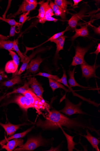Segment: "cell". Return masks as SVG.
Instances as JSON below:
<instances>
[{
	"instance_id": "6da1fadb",
	"label": "cell",
	"mask_w": 100,
	"mask_h": 151,
	"mask_svg": "<svg viewBox=\"0 0 100 151\" xmlns=\"http://www.w3.org/2000/svg\"><path fill=\"white\" fill-rule=\"evenodd\" d=\"M35 124L37 127L44 131L55 130L62 128L70 134L74 133L81 136L88 129L100 135V130L96 129L91 120L86 117L84 115L79 114L76 118H71L54 109L49 112L45 120L39 118Z\"/></svg>"
},
{
	"instance_id": "7a4b0ae2",
	"label": "cell",
	"mask_w": 100,
	"mask_h": 151,
	"mask_svg": "<svg viewBox=\"0 0 100 151\" xmlns=\"http://www.w3.org/2000/svg\"><path fill=\"white\" fill-rule=\"evenodd\" d=\"M53 141V138L47 140L41 135L32 137L28 139L26 143L21 147H17L14 150L15 151H33L41 146H46L50 142Z\"/></svg>"
},
{
	"instance_id": "3957f363",
	"label": "cell",
	"mask_w": 100,
	"mask_h": 151,
	"mask_svg": "<svg viewBox=\"0 0 100 151\" xmlns=\"http://www.w3.org/2000/svg\"><path fill=\"white\" fill-rule=\"evenodd\" d=\"M22 95L30 100L38 113L40 112L39 110H44L45 109L48 112L49 111L48 104L45 102V100H42L38 98L30 88Z\"/></svg>"
},
{
	"instance_id": "277c9868",
	"label": "cell",
	"mask_w": 100,
	"mask_h": 151,
	"mask_svg": "<svg viewBox=\"0 0 100 151\" xmlns=\"http://www.w3.org/2000/svg\"><path fill=\"white\" fill-rule=\"evenodd\" d=\"M82 102L77 104H74L71 103L67 97L65 100V106L62 109L59 111L68 116H70L75 114H79L90 116L89 115L83 111L80 108Z\"/></svg>"
},
{
	"instance_id": "5b68a950",
	"label": "cell",
	"mask_w": 100,
	"mask_h": 151,
	"mask_svg": "<svg viewBox=\"0 0 100 151\" xmlns=\"http://www.w3.org/2000/svg\"><path fill=\"white\" fill-rule=\"evenodd\" d=\"M90 47V46L86 47H82L77 46L76 47L75 55L73 58L71 65L76 66L79 65L87 64L84 60V56Z\"/></svg>"
},
{
	"instance_id": "8992f818",
	"label": "cell",
	"mask_w": 100,
	"mask_h": 151,
	"mask_svg": "<svg viewBox=\"0 0 100 151\" xmlns=\"http://www.w3.org/2000/svg\"><path fill=\"white\" fill-rule=\"evenodd\" d=\"M27 79L28 84L34 93L41 100H44L43 97L44 91L41 85L35 77H28Z\"/></svg>"
},
{
	"instance_id": "52a82bcc",
	"label": "cell",
	"mask_w": 100,
	"mask_h": 151,
	"mask_svg": "<svg viewBox=\"0 0 100 151\" xmlns=\"http://www.w3.org/2000/svg\"><path fill=\"white\" fill-rule=\"evenodd\" d=\"M99 66L96 64L92 65H90L87 63L81 65L82 78H84L88 80L91 78L96 77L95 71Z\"/></svg>"
},
{
	"instance_id": "ba28073f",
	"label": "cell",
	"mask_w": 100,
	"mask_h": 151,
	"mask_svg": "<svg viewBox=\"0 0 100 151\" xmlns=\"http://www.w3.org/2000/svg\"><path fill=\"white\" fill-rule=\"evenodd\" d=\"M44 60V59L42 58L39 56L35 59H32L27 66L25 75L30 73L34 75L38 73L39 70V66Z\"/></svg>"
},
{
	"instance_id": "9c48e42d",
	"label": "cell",
	"mask_w": 100,
	"mask_h": 151,
	"mask_svg": "<svg viewBox=\"0 0 100 151\" xmlns=\"http://www.w3.org/2000/svg\"><path fill=\"white\" fill-rule=\"evenodd\" d=\"M10 103H16L26 111L29 108H34L30 100L23 95L19 94L16 96Z\"/></svg>"
},
{
	"instance_id": "30bf717a",
	"label": "cell",
	"mask_w": 100,
	"mask_h": 151,
	"mask_svg": "<svg viewBox=\"0 0 100 151\" xmlns=\"http://www.w3.org/2000/svg\"><path fill=\"white\" fill-rule=\"evenodd\" d=\"M87 11V8L84 7L78 13L73 15L68 21L69 26L72 29H76L79 21L84 17Z\"/></svg>"
},
{
	"instance_id": "8fae6325",
	"label": "cell",
	"mask_w": 100,
	"mask_h": 151,
	"mask_svg": "<svg viewBox=\"0 0 100 151\" xmlns=\"http://www.w3.org/2000/svg\"><path fill=\"white\" fill-rule=\"evenodd\" d=\"M48 47H41L33 51L29 56H26L24 60L23 63V64L16 75H20L25 71L28 64L33 59V58L35 56L36 54L45 51L48 49Z\"/></svg>"
},
{
	"instance_id": "7c38bea8",
	"label": "cell",
	"mask_w": 100,
	"mask_h": 151,
	"mask_svg": "<svg viewBox=\"0 0 100 151\" xmlns=\"http://www.w3.org/2000/svg\"><path fill=\"white\" fill-rule=\"evenodd\" d=\"M37 5L30 4L27 3L26 1H23L21 5L19 6L18 11L13 14L8 15V17L10 18L15 17L16 16L22 13L30 12L35 9Z\"/></svg>"
},
{
	"instance_id": "4fadbf2b",
	"label": "cell",
	"mask_w": 100,
	"mask_h": 151,
	"mask_svg": "<svg viewBox=\"0 0 100 151\" xmlns=\"http://www.w3.org/2000/svg\"><path fill=\"white\" fill-rule=\"evenodd\" d=\"M23 142V140L21 138L13 139L8 141L6 145L2 146V148L5 149L7 151H12L18 147H22L24 145Z\"/></svg>"
},
{
	"instance_id": "5bb4252c",
	"label": "cell",
	"mask_w": 100,
	"mask_h": 151,
	"mask_svg": "<svg viewBox=\"0 0 100 151\" xmlns=\"http://www.w3.org/2000/svg\"><path fill=\"white\" fill-rule=\"evenodd\" d=\"M26 124H23L18 125H13L8 122L7 124H3L0 122V126H2L6 132L7 136H11L16 132L20 128Z\"/></svg>"
},
{
	"instance_id": "9a60e30c",
	"label": "cell",
	"mask_w": 100,
	"mask_h": 151,
	"mask_svg": "<svg viewBox=\"0 0 100 151\" xmlns=\"http://www.w3.org/2000/svg\"><path fill=\"white\" fill-rule=\"evenodd\" d=\"M88 129L86 130L87 134L82 135L81 136L84 137L90 143L92 147L97 151H99L98 147V145L100 142V141L95 137L93 136L89 132Z\"/></svg>"
},
{
	"instance_id": "2e32d148",
	"label": "cell",
	"mask_w": 100,
	"mask_h": 151,
	"mask_svg": "<svg viewBox=\"0 0 100 151\" xmlns=\"http://www.w3.org/2000/svg\"><path fill=\"white\" fill-rule=\"evenodd\" d=\"M49 5L54 12V15L56 16L60 17L63 19H66V11L56 5L51 1H50Z\"/></svg>"
},
{
	"instance_id": "e0dca14e",
	"label": "cell",
	"mask_w": 100,
	"mask_h": 151,
	"mask_svg": "<svg viewBox=\"0 0 100 151\" xmlns=\"http://www.w3.org/2000/svg\"><path fill=\"white\" fill-rule=\"evenodd\" d=\"M34 127H35L33 126L30 129H28L23 132L15 134H14L13 135L9 137V138H6L1 142H0V145H1L2 146L5 145L8 141L10 140H11L13 139L23 138V137H24L28 132H31Z\"/></svg>"
},
{
	"instance_id": "ac0fdd59",
	"label": "cell",
	"mask_w": 100,
	"mask_h": 151,
	"mask_svg": "<svg viewBox=\"0 0 100 151\" xmlns=\"http://www.w3.org/2000/svg\"><path fill=\"white\" fill-rule=\"evenodd\" d=\"M75 30V34L71 37V40L73 42L78 37H87L89 35L87 26V25L81 26L80 29L76 28Z\"/></svg>"
},
{
	"instance_id": "d6986e66",
	"label": "cell",
	"mask_w": 100,
	"mask_h": 151,
	"mask_svg": "<svg viewBox=\"0 0 100 151\" xmlns=\"http://www.w3.org/2000/svg\"><path fill=\"white\" fill-rule=\"evenodd\" d=\"M75 70V68L74 70L71 71L69 70L68 71V74L69 77V78L68 80V83L70 88L75 87H78L81 88L85 89H87L88 87L82 86L79 84L76 81L74 78V74Z\"/></svg>"
},
{
	"instance_id": "ffe728a7",
	"label": "cell",
	"mask_w": 100,
	"mask_h": 151,
	"mask_svg": "<svg viewBox=\"0 0 100 151\" xmlns=\"http://www.w3.org/2000/svg\"><path fill=\"white\" fill-rule=\"evenodd\" d=\"M18 66L13 60H10L6 63L5 68L7 73H13V77L16 75L18 73Z\"/></svg>"
},
{
	"instance_id": "44dd1931",
	"label": "cell",
	"mask_w": 100,
	"mask_h": 151,
	"mask_svg": "<svg viewBox=\"0 0 100 151\" xmlns=\"http://www.w3.org/2000/svg\"><path fill=\"white\" fill-rule=\"evenodd\" d=\"M50 1H48L47 2H45L44 1H42L38 3V4L40 5V8L38 10V15L36 17L39 20L44 17L46 11L50 7L49 5Z\"/></svg>"
},
{
	"instance_id": "7402d4cb",
	"label": "cell",
	"mask_w": 100,
	"mask_h": 151,
	"mask_svg": "<svg viewBox=\"0 0 100 151\" xmlns=\"http://www.w3.org/2000/svg\"><path fill=\"white\" fill-rule=\"evenodd\" d=\"M60 129L62 130L67 140L68 151H73L74 149L77 150L75 147V146L77 145V144L74 142L73 140L74 136H71L67 134L62 128H60Z\"/></svg>"
},
{
	"instance_id": "603a6c76",
	"label": "cell",
	"mask_w": 100,
	"mask_h": 151,
	"mask_svg": "<svg viewBox=\"0 0 100 151\" xmlns=\"http://www.w3.org/2000/svg\"><path fill=\"white\" fill-rule=\"evenodd\" d=\"M22 81L21 76L20 75H16L13 78L7 81H4L1 83L2 86H5L8 88L11 87L14 85L20 83Z\"/></svg>"
},
{
	"instance_id": "cb8c5ba5",
	"label": "cell",
	"mask_w": 100,
	"mask_h": 151,
	"mask_svg": "<svg viewBox=\"0 0 100 151\" xmlns=\"http://www.w3.org/2000/svg\"><path fill=\"white\" fill-rule=\"evenodd\" d=\"M67 37L65 36H62L59 38L51 42H54L56 44V50L55 52V55H57L60 51L63 50L66 38Z\"/></svg>"
},
{
	"instance_id": "d4e9b609",
	"label": "cell",
	"mask_w": 100,
	"mask_h": 151,
	"mask_svg": "<svg viewBox=\"0 0 100 151\" xmlns=\"http://www.w3.org/2000/svg\"><path fill=\"white\" fill-rule=\"evenodd\" d=\"M50 86L51 87L53 92L57 89L61 88L67 92H70V91L66 88L61 83L55 80L48 78Z\"/></svg>"
},
{
	"instance_id": "484cf974",
	"label": "cell",
	"mask_w": 100,
	"mask_h": 151,
	"mask_svg": "<svg viewBox=\"0 0 100 151\" xmlns=\"http://www.w3.org/2000/svg\"><path fill=\"white\" fill-rule=\"evenodd\" d=\"M14 42V40H6L0 39V49L12 50Z\"/></svg>"
},
{
	"instance_id": "4316f807",
	"label": "cell",
	"mask_w": 100,
	"mask_h": 151,
	"mask_svg": "<svg viewBox=\"0 0 100 151\" xmlns=\"http://www.w3.org/2000/svg\"><path fill=\"white\" fill-rule=\"evenodd\" d=\"M30 88L28 85V82L25 81L23 86L17 89H14L12 92L8 93L6 96H8L13 94L21 93L23 94L24 93L27 91Z\"/></svg>"
},
{
	"instance_id": "83f0119b",
	"label": "cell",
	"mask_w": 100,
	"mask_h": 151,
	"mask_svg": "<svg viewBox=\"0 0 100 151\" xmlns=\"http://www.w3.org/2000/svg\"><path fill=\"white\" fill-rule=\"evenodd\" d=\"M54 3L66 12H67V8L68 5L72 6L73 5L71 1L66 0H55Z\"/></svg>"
},
{
	"instance_id": "f1b7e54d",
	"label": "cell",
	"mask_w": 100,
	"mask_h": 151,
	"mask_svg": "<svg viewBox=\"0 0 100 151\" xmlns=\"http://www.w3.org/2000/svg\"><path fill=\"white\" fill-rule=\"evenodd\" d=\"M18 40H14V42L12 51L14 50L17 52L18 55L21 58V61L23 63L24 60L26 56H24V55L22 53V52H21V51L19 49L18 46Z\"/></svg>"
},
{
	"instance_id": "f546056e",
	"label": "cell",
	"mask_w": 100,
	"mask_h": 151,
	"mask_svg": "<svg viewBox=\"0 0 100 151\" xmlns=\"http://www.w3.org/2000/svg\"><path fill=\"white\" fill-rule=\"evenodd\" d=\"M0 20L7 23L11 26H16L19 27V28L22 27L21 24L20 23L16 22L14 19H6L0 17Z\"/></svg>"
},
{
	"instance_id": "4dcf8cb0",
	"label": "cell",
	"mask_w": 100,
	"mask_h": 151,
	"mask_svg": "<svg viewBox=\"0 0 100 151\" xmlns=\"http://www.w3.org/2000/svg\"><path fill=\"white\" fill-rule=\"evenodd\" d=\"M35 75L36 76H40L44 77L47 78H50L58 82L60 79L58 77V76H57L52 75L48 73H44L39 72Z\"/></svg>"
},
{
	"instance_id": "1f68e13d",
	"label": "cell",
	"mask_w": 100,
	"mask_h": 151,
	"mask_svg": "<svg viewBox=\"0 0 100 151\" xmlns=\"http://www.w3.org/2000/svg\"><path fill=\"white\" fill-rule=\"evenodd\" d=\"M69 27H67L66 29L64 31L55 34L49 38L45 42H46L49 41L51 42L52 41L55 40L60 37L64 35L65 32L69 30Z\"/></svg>"
},
{
	"instance_id": "d6a6232c",
	"label": "cell",
	"mask_w": 100,
	"mask_h": 151,
	"mask_svg": "<svg viewBox=\"0 0 100 151\" xmlns=\"http://www.w3.org/2000/svg\"><path fill=\"white\" fill-rule=\"evenodd\" d=\"M9 54L11 56L13 60L18 66H19L20 63V58H19L18 55L15 52L12 50H10L8 51Z\"/></svg>"
},
{
	"instance_id": "836d02e7",
	"label": "cell",
	"mask_w": 100,
	"mask_h": 151,
	"mask_svg": "<svg viewBox=\"0 0 100 151\" xmlns=\"http://www.w3.org/2000/svg\"><path fill=\"white\" fill-rule=\"evenodd\" d=\"M30 12H28L24 13L20 17L19 23L21 24L22 26L25 22L30 17L29 16L28 17L27 16L29 14Z\"/></svg>"
},
{
	"instance_id": "e575fe53",
	"label": "cell",
	"mask_w": 100,
	"mask_h": 151,
	"mask_svg": "<svg viewBox=\"0 0 100 151\" xmlns=\"http://www.w3.org/2000/svg\"><path fill=\"white\" fill-rule=\"evenodd\" d=\"M63 76L61 79H60L58 82L62 84L64 86H66L68 88L70 87L67 83V76L66 74V71L63 70Z\"/></svg>"
},
{
	"instance_id": "d590c367",
	"label": "cell",
	"mask_w": 100,
	"mask_h": 151,
	"mask_svg": "<svg viewBox=\"0 0 100 151\" xmlns=\"http://www.w3.org/2000/svg\"><path fill=\"white\" fill-rule=\"evenodd\" d=\"M58 20V19L54 18L52 17H47L39 20V22L40 23L43 24L46 21H53L54 22H56Z\"/></svg>"
},
{
	"instance_id": "8d00e7d4",
	"label": "cell",
	"mask_w": 100,
	"mask_h": 151,
	"mask_svg": "<svg viewBox=\"0 0 100 151\" xmlns=\"http://www.w3.org/2000/svg\"><path fill=\"white\" fill-rule=\"evenodd\" d=\"M7 78L8 77L5 74L4 70L2 69H0V81Z\"/></svg>"
},
{
	"instance_id": "74e56055",
	"label": "cell",
	"mask_w": 100,
	"mask_h": 151,
	"mask_svg": "<svg viewBox=\"0 0 100 151\" xmlns=\"http://www.w3.org/2000/svg\"><path fill=\"white\" fill-rule=\"evenodd\" d=\"M16 26H11V27L9 35V36L10 37H13L15 35L16 32Z\"/></svg>"
},
{
	"instance_id": "f35d334b",
	"label": "cell",
	"mask_w": 100,
	"mask_h": 151,
	"mask_svg": "<svg viewBox=\"0 0 100 151\" xmlns=\"http://www.w3.org/2000/svg\"><path fill=\"white\" fill-rule=\"evenodd\" d=\"M92 28L93 29L94 32L97 34L100 35V26H99L98 27H92Z\"/></svg>"
},
{
	"instance_id": "ab89813d",
	"label": "cell",
	"mask_w": 100,
	"mask_h": 151,
	"mask_svg": "<svg viewBox=\"0 0 100 151\" xmlns=\"http://www.w3.org/2000/svg\"><path fill=\"white\" fill-rule=\"evenodd\" d=\"M100 52V43L98 44L96 50L94 52L91 53L90 54H95L96 55V56Z\"/></svg>"
},
{
	"instance_id": "60d3db41",
	"label": "cell",
	"mask_w": 100,
	"mask_h": 151,
	"mask_svg": "<svg viewBox=\"0 0 100 151\" xmlns=\"http://www.w3.org/2000/svg\"><path fill=\"white\" fill-rule=\"evenodd\" d=\"M26 1L30 4L37 5L38 3L36 0H26Z\"/></svg>"
},
{
	"instance_id": "b9f144b4",
	"label": "cell",
	"mask_w": 100,
	"mask_h": 151,
	"mask_svg": "<svg viewBox=\"0 0 100 151\" xmlns=\"http://www.w3.org/2000/svg\"><path fill=\"white\" fill-rule=\"evenodd\" d=\"M62 143H61V144L60 145H58V146L56 147L55 148L52 147L50 149L47 151H61V150L60 149V148L61 145Z\"/></svg>"
},
{
	"instance_id": "7bdbcfd3",
	"label": "cell",
	"mask_w": 100,
	"mask_h": 151,
	"mask_svg": "<svg viewBox=\"0 0 100 151\" xmlns=\"http://www.w3.org/2000/svg\"><path fill=\"white\" fill-rule=\"evenodd\" d=\"M73 1L74 3L72 6L74 7L75 6H77L79 3L82 1V0H73Z\"/></svg>"
},
{
	"instance_id": "ee69618b",
	"label": "cell",
	"mask_w": 100,
	"mask_h": 151,
	"mask_svg": "<svg viewBox=\"0 0 100 151\" xmlns=\"http://www.w3.org/2000/svg\"><path fill=\"white\" fill-rule=\"evenodd\" d=\"M0 89H1V88H0Z\"/></svg>"
}]
</instances>
